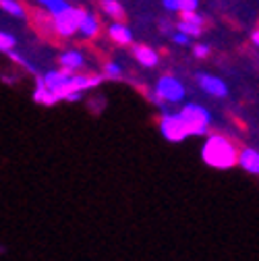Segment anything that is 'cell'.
Returning a JSON list of instances; mask_svg holds the SVG:
<instances>
[{
    "label": "cell",
    "mask_w": 259,
    "mask_h": 261,
    "mask_svg": "<svg viewBox=\"0 0 259 261\" xmlns=\"http://www.w3.org/2000/svg\"><path fill=\"white\" fill-rule=\"evenodd\" d=\"M38 3H40L52 17H58V15H62L67 9H71V5L67 3V0H38Z\"/></svg>",
    "instance_id": "obj_13"
},
{
    "label": "cell",
    "mask_w": 259,
    "mask_h": 261,
    "mask_svg": "<svg viewBox=\"0 0 259 261\" xmlns=\"http://www.w3.org/2000/svg\"><path fill=\"white\" fill-rule=\"evenodd\" d=\"M180 116L185 118L191 137H201V135H210V126H212V114L205 106L189 102L185 104L180 110Z\"/></svg>",
    "instance_id": "obj_2"
},
{
    "label": "cell",
    "mask_w": 259,
    "mask_h": 261,
    "mask_svg": "<svg viewBox=\"0 0 259 261\" xmlns=\"http://www.w3.org/2000/svg\"><path fill=\"white\" fill-rule=\"evenodd\" d=\"M153 93L160 97L162 102H166V104L170 106V104H180V102L185 100L187 89H185V85H183L176 77H172V75H162V77L158 79V83H156Z\"/></svg>",
    "instance_id": "obj_4"
},
{
    "label": "cell",
    "mask_w": 259,
    "mask_h": 261,
    "mask_svg": "<svg viewBox=\"0 0 259 261\" xmlns=\"http://www.w3.org/2000/svg\"><path fill=\"white\" fill-rule=\"evenodd\" d=\"M176 29H178V31H183V34H187L189 38H197V36L201 34V27H199V25L187 23V21H183V19H180V23L176 25Z\"/></svg>",
    "instance_id": "obj_19"
},
{
    "label": "cell",
    "mask_w": 259,
    "mask_h": 261,
    "mask_svg": "<svg viewBox=\"0 0 259 261\" xmlns=\"http://www.w3.org/2000/svg\"><path fill=\"white\" fill-rule=\"evenodd\" d=\"M197 85L203 93L212 95V97H226L228 95V85L224 83V79L216 77V75H208V73H199L197 75Z\"/></svg>",
    "instance_id": "obj_6"
},
{
    "label": "cell",
    "mask_w": 259,
    "mask_h": 261,
    "mask_svg": "<svg viewBox=\"0 0 259 261\" xmlns=\"http://www.w3.org/2000/svg\"><path fill=\"white\" fill-rule=\"evenodd\" d=\"M102 9L108 17H112L116 21L124 19V9H122V5L118 3V0H102Z\"/></svg>",
    "instance_id": "obj_14"
},
{
    "label": "cell",
    "mask_w": 259,
    "mask_h": 261,
    "mask_svg": "<svg viewBox=\"0 0 259 261\" xmlns=\"http://www.w3.org/2000/svg\"><path fill=\"white\" fill-rule=\"evenodd\" d=\"M104 77H106V79H112V81H118V79L122 77V67H120L116 60L106 62V67H104Z\"/></svg>",
    "instance_id": "obj_17"
},
{
    "label": "cell",
    "mask_w": 259,
    "mask_h": 261,
    "mask_svg": "<svg viewBox=\"0 0 259 261\" xmlns=\"http://www.w3.org/2000/svg\"><path fill=\"white\" fill-rule=\"evenodd\" d=\"M133 56L137 58V62L141 64V67H156V64L160 62V56H158V52L153 50V48H149V46H135L133 48Z\"/></svg>",
    "instance_id": "obj_11"
},
{
    "label": "cell",
    "mask_w": 259,
    "mask_h": 261,
    "mask_svg": "<svg viewBox=\"0 0 259 261\" xmlns=\"http://www.w3.org/2000/svg\"><path fill=\"white\" fill-rule=\"evenodd\" d=\"M34 102L42 104V106H54L58 102V97L52 89L46 87V83L42 81V77H38L36 81V89H34Z\"/></svg>",
    "instance_id": "obj_10"
},
{
    "label": "cell",
    "mask_w": 259,
    "mask_h": 261,
    "mask_svg": "<svg viewBox=\"0 0 259 261\" xmlns=\"http://www.w3.org/2000/svg\"><path fill=\"white\" fill-rule=\"evenodd\" d=\"M239 153L241 149L220 133H210L201 145V160L216 170H228L239 166Z\"/></svg>",
    "instance_id": "obj_1"
},
{
    "label": "cell",
    "mask_w": 259,
    "mask_h": 261,
    "mask_svg": "<svg viewBox=\"0 0 259 261\" xmlns=\"http://www.w3.org/2000/svg\"><path fill=\"white\" fill-rule=\"evenodd\" d=\"M251 42H253V44L259 48V29H255L253 34H251Z\"/></svg>",
    "instance_id": "obj_25"
},
{
    "label": "cell",
    "mask_w": 259,
    "mask_h": 261,
    "mask_svg": "<svg viewBox=\"0 0 259 261\" xmlns=\"http://www.w3.org/2000/svg\"><path fill=\"white\" fill-rule=\"evenodd\" d=\"M83 15H85L83 9H75V7H71V9L64 11L62 15L54 17V29H56V34L62 36V38H69V36L77 34Z\"/></svg>",
    "instance_id": "obj_5"
},
{
    "label": "cell",
    "mask_w": 259,
    "mask_h": 261,
    "mask_svg": "<svg viewBox=\"0 0 259 261\" xmlns=\"http://www.w3.org/2000/svg\"><path fill=\"white\" fill-rule=\"evenodd\" d=\"M98 31H100V21L85 11V15L81 19V25H79V34L85 36V38H93V36H98Z\"/></svg>",
    "instance_id": "obj_12"
},
{
    "label": "cell",
    "mask_w": 259,
    "mask_h": 261,
    "mask_svg": "<svg viewBox=\"0 0 259 261\" xmlns=\"http://www.w3.org/2000/svg\"><path fill=\"white\" fill-rule=\"evenodd\" d=\"M199 0H180V13L185 11H197Z\"/></svg>",
    "instance_id": "obj_22"
},
{
    "label": "cell",
    "mask_w": 259,
    "mask_h": 261,
    "mask_svg": "<svg viewBox=\"0 0 259 261\" xmlns=\"http://www.w3.org/2000/svg\"><path fill=\"white\" fill-rule=\"evenodd\" d=\"M58 62H60V69H67V71L75 73V71H79L85 64V56L79 50H64L58 56Z\"/></svg>",
    "instance_id": "obj_8"
},
{
    "label": "cell",
    "mask_w": 259,
    "mask_h": 261,
    "mask_svg": "<svg viewBox=\"0 0 259 261\" xmlns=\"http://www.w3.org/2000/svg\"><path fill=\"white\" fill-rule=\"evenodd\" d=\"M183 21H187V23H193V25H203V17L197 13V11H185L183 13Z\"/></svg>",
    "instance_id": "obj_20"
},
{
    "label": "cell",
    "mask_w": 259,
    "mask_h": 261,
    "mask_svg": "<svg viewBox=\"0 0 259 261\" xmlns=\"http://www.w3.org/2000/svg\"><path fill=\"white\" fill-rule=\"evenodd\" d=\"M158 128H160V135L164 137L168 143H183L185 139L191 137L189 126H187L185 118L180 116V112L162 114V118L158 122Z\"/></svg>",
    "instance_id": "obj_3"
},
{
    "label": "cell",
    "mask_w": 259,
    "mask_h": 261,
    "mask_svg": "<svg viewBox=\"0 0 259 261\" xmlns=\"http://www.w3.org/2000/svg\"><path fill=\"white\" fill-rule=\"evenodd\" d=\"M193 54H195V58H208L210 56V46L208 44H197L195 48H193Z\"/></svg>",
    "instance_id": "obj_21"
},
{
    "label": "cell",
    "mask_w": 259,
    "mask_h": 261,
    "mask_svg": "<svg viewBox=\"0 0 259 261\" xmlns=\"http://www.w3.org/2000/svg\"><path fill=\"white\" fill-rule=\"evenodd\" d=\"M0 9H3L5 13L17 17V19H23L25 17V9L17 3V0H0Z\"/></svg>",
    "instance_id": "obj_15"
},
{
    "label": "cell",
    "mask_w": 259,
    "mask_h": 261,
    "mask_svg": "<svg viewBox=\"0 0 259 261\" xmlns=\"http://www.w3.org/2000/svg\"><path fill=\"white\" fill-rule=\"evenodd\" d=\"M15 46H17V38L15 36H11L9 31H0V50H3L5 54H9V52H13L15 50Z\"/></svg>",
    "instance_id": "obj_16"
},
{
    "label": "cell",
    "mask_w": 259,
    "mask_h": 261,
    "mask_svg": "<svg viewBox=\"0 0 259 261\" xmlns=\"http://www.w3.org/2000/svg\"><path fill=\"white\" fill-rule=\"evenodd\" d=\"M108 36H110V40L116 42L118 46H126V44L133 42V31L128 29L124 23H120V21H116V23H112V25L108 27Z\"/></svg>",
    "instance_id": "obj_9"
},
{
    "label": "cell",
    "mask_w": 259,
    "mask_h": 261,
    "mask_svg": "<svg viewBox=\"0 0 259 261\" xmlns=\"http://www.w3.org/2000/svg\"><path fill=\"white\" fill-rule=\"evenodd\" d=\"M172 40H174V44H178V46H189V42H191V38H189L187 34H183V31H176V34L172 36Z\"/></svg>",
    "instance_id": "obj_23"
},
{
    "label": "cell",
    "mask_w": 259,
    "mask_h": 261,
    "mask_svg": "<svg viewBox=\"0 0 259 261\" xmlns=\"http://www.w3.org/2000/svg\"><path fill=\"white\" fill-rule=\"evenodd\" d=\"M9 58H11V60H13L15 64H19V67H23V69H25L27 73H34V75L38 73V71H36V67H34V64H31V62H29L27 58H23V56H21L19 52H15V50H13V52H9Z\"/></svg>",
    "instance_id": "obj_18"
},
{
    "label": "cell",
    "mask_w": 259,
    "mask_h": 261,
    "mask_svg": "<svg viewBox=\"0 0 259 261\" xmlns=\"http://www.w3.org/2000/svg\"><path fill=\"white\" fill-rule=\"evenodd\" d=\"M166 11H180V0H162Z\"/></svg>",
    "instance_id": "obj_24"
},
{
    "label": "cell",
    "mask_w": 259,
    "mask_h": 261,
    "mask_svg": "<svg viewBox=\"0 0 259 261\" xmlns=\"http://www.w3.org/2000/svg\"><path fill=\"white\" fill-rule=\"evenodd\" d=\"M239 166L245 172L259 176V151L253 147H243L239 153Z\"/></svg>",
    "instance_id": "obj_7"
}]
</instances>
